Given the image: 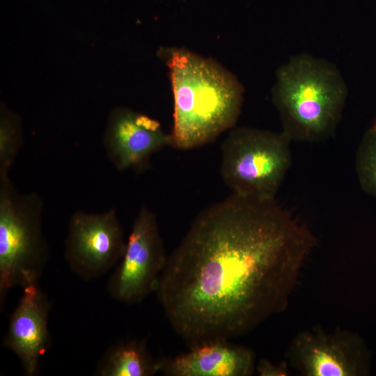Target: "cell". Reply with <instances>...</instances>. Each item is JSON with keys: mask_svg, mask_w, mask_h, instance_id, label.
Returning <instances> with one entry per match:
<instances>
[{"mask_svg": "<svg viewBox=\"0 0 376 376\" xmlns=\"http://www.w3.org/2000/svg\"><path fill=\"white\" fill-rule=\"evenodd\" d=\"M316 244L276 198L231 193L168 256L158 301L188 347L244 336L285 310Z\"/></svg>", "mask_w": 376, "mask_h": 376, "instance_id": "obj_1", "label": "cell"}, {"mask_svg": "<svg viewBox=\"0 0 376 376\" xmlns=\"http://www.w3.org/2000/svg\"><path fill=\"white\" fill-rule=\"evenodd\" d=\"M173 94L171 146H203L232 128L243 102L237 77L216 61L183 48L164 49Z\"/></svg>", "mask_w": 376, "mask_h": 376, "instance_id": "obj_2", "label": "cell"}, {"mask_svg": "<svg viewBox=\"0 0 376 376\" xmlns=\"http://www.w3.org/2000/svg\"><path fill=\"white\" fill-rule=\"evenodd\" d=\"M348 95L346 82L333 63L303 53L276 70L272 99L283 132L291 141L315 142L331 136Z\"/></svg>", "mask_w": 376, "mask_h": 376, "instance_id": "obj_3", "label": "cell"}, {"mask_svg": "<svg viewBox=\"0 0 376 376\" xmlns=\"http://www.w3.org/2000/svg\"><path fill=\"white\" fill-rule=\"evenodd\" d=\"M44 203L36 192L17 191L0 178V307L14 287L38 283L49 251L42 228Z\"/></svg>", "mask_w": 376, "mask_h": 376, "instance_id": "obj_4", "label": "cell"}, {"mask_svg": "<svg viewBox=\"0 0 376 376\" xmlns=\"http://www.w3.org/2000/svg\"><path fill=\"white\" fill-rule=\"evenodd\" d=\"M292 141L283 132L241 127L221 146L220 173L232 194L275 198L291 166Z\"/></svg>", "mask_w": 376, "mask_h": 376, "instance_id": "obj_5", "label": "cell"}, {"mask_svg": "<svg viewBox=\"0 0 376 376\" xmlns=\"http://www.w3.org/2000/svg\"><path fill=\"white\" fill-rule=\"evenodd\" d=\"M157 217L141 206L133 221L124 254L107 282V291L116 301L137 304L155 292L166 263Z\"/></svg>", "mask_w": 376, "mask_h": 376, "instance_id": "obj_6", "label": "cell"}, {"mask_svg": "<svg viewBox=\"0 0 376 376\" xmlns=\"http://www.w3.org/2000/svg\"><path fill=\"white\" fill-rule=\"evenodd\" d=\"M126 243L116 209L100 213L77 211L68 222L65 259L77 276L92 281L118 263Z\"/></svg>", "mask_w": 376, "mask_h": 376, "instance_id": "obj_7", "label": "cell"}, {"mask_svg": "<svg viewBox=\"0 0 376 376\" xmlns=\"http://www.w3.org/2000/svg\"><path fill=\"white\" fill-rule=\"evenodd\" d=\"M286 359L304 376H357L367 368L361 341L341 329L327 331L315 327L299 331L288 345Z\"/></svg>", "mask_w": 376, "mask_h": 376, "instance_id": "obj_8", "label": "cell"}, {"mask_svg": "<svg viewBox=\"0 0 376 376\" xmlns=\"http://www.w3.org/2000/svg\"><path fill=\"white\" fill-rule=\"evenodd\" d=\"M104 145L118 171L138 172L148 168L152 155L171 146V135L157 120L130 109L118 108L109 116Z\"/></svg>", "mask_w": 376, "mask_h": 376, "instance_id": "obj_9", "label": "cell"}, {"mask_svg": "<svg viewBox=\"0 0 376 376\" xmlns=\"http://www.w3.org/2000/svg\"><path fill=\"white\" fill-rule=\"evenodd\" d=\"M22 289V295L10 317L3 346L17 357L24 375L33 376L38 373L41 357L52 345L48 328L51 302L38 283Z\"/></svg>", "mask_w": 376, "mask_h": 376, "instance_id": "obj_10", "label": "cell"}, {"mask_svg": "<svg viewBox=\"0 0 376 376\" xmlns=\"http://www.w3.org/2000/svg\"><path fill=\"white\" fill-rule=\"evenodd\" d=\"M173 357L159 359L160 371L169 376H250L256 371L254 352L228 340L201 343Z\"/></svg>", "mask_w": 376, "mask_h": 376, "instance_id": "obj_11", "label": "cell"}, {"mask_svg": "<svg viewBox=\"0 0 376 376\" xmlns=\"http://www.w3.org/2000/svg\"><path fill=\"white\" fill-rule=\"evenodd\" d=\"M160 371L159 359L150 352L146 339H130L111 345L98 361L97 376H151Z\"/></svg>", "mask_w": 376, "mask_h": 376, "instance_id": "obj_12", "label": "cell"}, {"mask_svg": "<svg viewBox=\"0 0 376 376\" xmlns=\"http://www.w3.org/2000/svg\"><path fill=\"white\" fill-rule=\"evenodd\" d=\"M355 169L361 189L376 197V120L365 132L357 148Z\"/></svg>", "mask_w": 376, "mask_h": 376, "instance_id": "obj_13", "label": "cell"}, {"mask_svg": "<svg viewBox=\"0 0 376 376\" xmlns=\"http://www.w3.org/2000/svg\"><path fill=\"white\" fill-rule=\"evenodd\" d=\"M22 136L19 118L1 109L0 117V178L9 176L11 167L22 148Z\"/></svg>", "mask_w": 376, "mask_h": 376, "instance_id": "obj_14", "label": "cell"}, {"mask_svg": "<svg viewBox=\"0 0 376 376\" xmlns=\"http://www.w3.org/2000/svg\"><path fill=\"white\" fill-rule=\"evenodd\" d=\"M256 372L260 376L289 375V364L286 361L272 362L267 359H261L256 363Z\"/></svg>", "mask_w": 376, "mask_h": 376, "instance_id": "obj_15", "label": "cell"}]
</instances>
